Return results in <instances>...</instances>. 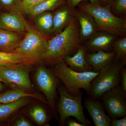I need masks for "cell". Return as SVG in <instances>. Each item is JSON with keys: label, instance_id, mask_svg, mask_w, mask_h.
I'll return each instance as SVG.
<instances>
[{"label": "cell", "instance_id": "cell-22", "mask_svg": "<svg viewBox=\"0 0 126 126\" xmlns=\"http://www.w3.org/2000/svg\"><path fill=\"white\" fill-rule=\"evenodd\" d=\"M23 63L33 65L29 60L17 52L5 53L0 52V66Z\"/></svg>", "mask_w": 126, "mask_h": 126}, {"label": "cell", "instance_id": "cell-21", "mask_svg": "<svg viewBox=\"0 0 126 126\" xmlns=\"http://www.w3.org/2000/svg\"><path fill=\"white\" fill-rule=\"evenodd\" d=\"M66 0H45L24 12L31 18L41 13L54 11L61 6L65 4Z\"/></svg>", "mask_w": 126, "mask_h": 126}, {"label": "cell", "instance_id": "cell-31", "mask_svg": "<svg viewBox=\"0 0 126 126\" xmlns=\"http://www.w3.org/2000/svg\"><path fill=\"white\" fill-rule=\"evenodd\" d=\"M126 115L122 117L121 119H112L110 126H126Z\"/></svg>", "mask_w": 126, "mask_h": 126}, {"label": "cell", "instance_id": "cell-7", "mask_svg": "<svg viewBox=\"0 0 126 126\" xmlns=\"http://www.w3.org/2000/svg\"><path fill=\"white\" fill-rule=\"evenodd\" d=\"M34 78L36 86L47 100L52 114L59 122L56 102L57 89L60 80L54 75L52 69L43 63L36 68Z\"/></svg>", "mask_w": 126, "mask_h": 126}, {"label": "cell", "instance_id": "cell-32", "mask_svg": "<svg viewBox=\"0 0 126 126\" xmlns=\"http://www.w3.org/2000/svg\"><path fill=\"white\" fill-rule=\"evenodd\" d=\"M115 0H97L98 3L102 6H111Z\"/></svg>", "mask_w": 126, "mask_h": 126}, {"label": "cell", "instance_id": "cell-14", "mask_svg": "<svg viewBox=\"0 0 126 126\" xmlns=\"http://www.w3.org/2000/svg\"><path fill=\"white\" fill-rule=\"evenodd\" d=\"M75 9L69 7L66 4L52 12L54 36L62 32L69 24L74 16Z\"/></svg>", "mask_w": 126, "mask_h": 126}, {"label": "cell", "instance_id": "cell-29", "mask_svg": "<svg viewBox=\"0 0 126 126\" xmlns=\"http://www.w3.org/2000/svg\"><path fill=\"white\" fill-rule=\"evenodd\" d=\"M15 126H31L32 124L25 118L21 117L16 119L13 123Z\"/></svg>", "mask_w": 126, "mask_h": 126}, {"label": "cell", "instance_id": "cell-4", "mask_svg": "<svg viewBox=\"0 0 126 126\" xmlns=\"http://www.w3.org/2000/svg\"><path fill=\"white\" fill-rule=\"evenodd\" d=\"M26 31L16 52L29 60L33 64L42 63L49 39L26 20Z\"/></svg>", "mask_w": 126, "mask_h": 126}, {"label": "cell", "instance_id": "cell-12", "mask_svg": "<svg viewBox=\"0 0 126 126\" xmlns=\"http://www.w3.org/2000/svg\"><path fill=\"white\" fill-rule=\"evenodd\" d=\"M116 36L105 32L99 31L82 45L88 53H95L100 50L110 52L113 50V44Z\"/></svg>", "mask_w": 126, "mask_h": 126}, {"label": "cell", "instance_id": "cell-9", "mask_svg": "<svg viewBox=\"0 0 126 126\" xmlns=\"http://www.w3.org/2000/svg\"><path fill=\"white\" fill-rule=\"evenodd\" d=\"M101 100L105 111L112 119L126 115V92L120 84L105 93Z\"/></svg>", "mask_w": 126, "mask_h": 126}, {"label": "cell", "instance_id": "cell-26", "mask_svg": "<svg viewBox=\"0 0 126 126\" xmlns=\"http://www.w3.org/2000/svg\"><path fill=\"white\" fill-rule=\"evenodd\" d=\"M113 14L119 17H126V0H115L111 6Z\"/></svg>", "mask_w": 126, "mask_h": 126}, {"label": "cell", "instance_id": "cell-23", "mask_svg": "<svg viewBox=\"0 0 126 126\" xmlns=\"http://www.w3.org/2000/svg\"><path fill=\"white\" fill-rule=\"evenodd\" d=\"M29 114L34 121L39 126L47 124L49 120V116L46 110L43 107L38 105L30 108Z\"/></svg>", "mask_w": 126, "mask_h": 126}, {"label": "cell", "instance_id": "cell-30", "mask_svg": "<svg viewBox=\"0 0 126 126\" xmlns=\"http://www.w3.org/2000/svg\"><path fill=\"white\" fill-rule=\"evenodd\" d=\"M125 66V65H124ZM123 66L121 70V87L123 90L126 92V69L125 66Z\"/></svg>", "mask_w": 126, "mask_h": 126}, {"label": "cell", "instance_id": "cell-19", "mask_svg": "<svg viewBox=\"0 0 126 126\" xmlns=\"http://www.w3.org/2000/svg\"><path fill=\"white\" fill-rule=\"evenodd\" d=\"M32 18L35 27L41 33L49 38L54 36L52 12L47 11L41 13Z\"/></svg>", "mask_w": 126, "mask_h": 126}, {"label": "cell", "instance_id": "cell-15", "mask_svg": "<svg viewBox=\"0 0 126 126\" xmlns=\"http://www.w3.org/2000/svg\"><path fill=\"white\" fill-rule=\"evenodd\" d=\"M85 58L92 68L93 72L98 73L114 61L115 53L113 50L110 52L100 50L95 53H86Z\"/></svg>", "mask_w": 126, "mask_h": 126}, {"label": "cell", "instance_id": "cell-25", "mask_svg": "<svg viewBox=\"0 0 126 126\" xmlns=\"http://www.w3.org/2000/svg\"><path fill=\"white\" fill-rule=\"evenodd\" d=\"M0 7L4 12L23 13L22 0H0Z\"/></svg>", "mask_w": 126, "mask_h": 126}, {"label": "cell", "instance_id": "cell-8", "mask_svg": "<svg viewBox=\"0 0 126 126\" xmlns=\"http://www.w3.org/2000/svg\"><path fill=\"white\" fill-rule=\"evenodd\" d=\"M32 65L20 63L0 66V81L11 87L32 92L33 86L30 77Z\"/></svg>", "mask_w": 126, "mask_h": 126}, {"label": "cell", "instance_id": "cell-2", "mask_svg": "<svg viewBox=\"0 0 126 126\" xmlns=\"http://www.w3.org/2000/svg\"><path fill=\"white\" fill-rule=\"evenodd\" d=\"M79 9L90 14L94 18L99 31L105 32L117 36H125L126 33V17L114 15L111 11V6H102L98 3L81 2Z\"/></svg>", "mask_w": 126, "mask_h": 126}, {"label": "cell", "instance_id": "cell-24", "mask_svg": "<svg viewBox=\"0 0 126 126\" xmlns=\"http://www.w3.org/2000/svg\"><path fill=\"white\" fill-rule=\"evenodd\" d=\"M113 50L115 53V60L126 63V38L123 36L115 40L112 45Z\"/></svg>", "mask_w": 126, "mask_h": 126}, {"label": "cell", "instance_id": "cell-28", "mask_svg": "<svg viewBox=\"0 0 126 126\" xmlns=\"http://www.w3.org/2000/svg\"><path fill=\"white\" fill-rule=\"evenodd\" d=\"M88 0L92 4L98 3L97 0H66V4L69 7L75 9V7L78 5L80 2L83 1Z\"/></svg>", "mask_w": 126, "mask_h": 126}, {"label": "cell", "instance_id": "cell-33", "mask_svg": "<svg viewBox=\"0 0 126 126\" xmlns=\"http://www.w3.org/2000/svg\"><path fill=\"white\" fill-rule=\"evenodd\" d=\"M67 126H85L83 124L72 119L68 120V122H67Z\"/></svg>", "mask_w": 126, "mask_h": 126}, {"label": "cell", "instance_id": "cell-10", "mask_svg": "<svg viewBox=\"0 0 126 126\" xmlns=\"http://www.w3.org/2000/svg\"><path fill=\"white\" fill-rule=\"evenodd\" d=\"M74 15L79 25V39L82 44L99 31L94 18L90 14L78 8L75 9Z\"/></svg>", "mask_w": 126, "mask_h": 126}, {"label": "cell", "instance_id": "cell-1", "mask_svg": "<svg viewBox=\"0 0 126 126\" xmlns=\"http://www.w3.org/2000/svg\"><path fill=\"white\" fill-rule=\"evenodd\" d=\"M81 45L79 25L75 16L60 33L49 39L42 63L52 67L75 54Z\"/></svg>", "mask_w": 126, "mask_h": 126}, {"label": "cell", "instance_id": "cell-18", "mask_svg": "<svg viewBox=\"0 0 126 126\" xmlns=\"http://www.w3.org/2000/svg\"><path fill=\"white\" fill-rule=\"evenodd\" d=\"M25 97L32 98L48 104L44 96L18 88H14L0 94V104L10 103Z\"/></svg>", "mask_w": 126, "mask_h": 126}, {"label": "cell", "instance_id": "cell-20", "mask_svg": "<svg viewBox=\"0 0 126 126\" xmlns=\"http://www.w3.org/2000/svg\"><path fill=\"white\" fill-rule=\"evenodd\" d=\"M31 98L25 97L10 103L0 104V122L9 119L20 109L30 103Z\"/></svg>", "mask_w": 126, "mask_h": 126}, {"label": "cell", "instance_id": "cell-6", "mask_svg": "<svg viewBox=\"0 0 126 126\" xmlns=\"http://www.w3.org/2000/svg\"><path fill=\"white\" fill-rule=\"evenodd\" d=\"M126 63L115 59L100 71L91 82L89 96L94 99H101L105 93L120 84L121 70Z\"/></svg>", "mask_w": 126, "mask_h": 126}, {"label": "cell", "instance_id": "cell-11", "mask_svg": "<svg viewBox=\"0 0 126 126\" xmlns=\"http://www.w3.org/2000/svg\"><path fill=\"white\" fill-rule=\"evenodd\" d=\"M84 106L96 126H110L112 119L106 113L101 99L91 96L84 99Z\"/></svg>", "mask_w": 126, "mask_h": 126}, {"label": "cell", "instance_id": "cell-34", "mask_svg": "<svg viewBox=\"0 0 126 126\" xmlns=\"http://www.w3.org/2000/svg\"><path fill=\"white\" fill-rule=\"evenodd\" d=\"M4 88V86H3V84L1 83V82L0 81V92L1 90H3Z\"/></svg>", "mask_w": 126, "mask_h": 126}, {"label": "cell", "instance_id": "cell-17", "mask_svg": "<svg viewBox=\"0 0 126 126\" xmlns=\"http://www.w3.org/2000/svg\"><path fill=\"white\" fill-rule=\"evenodd\" d=\"M24 34L0 29V52H16Z\"/></svg>", "mask_w": 126, "mask_h": 126}, {"label": "cell", "instance_id": "cell-16", "mask_svg": "<svg viewBox=\"0 0 126 126\" xmlns=\"http://www.w3.org/2000/svg\"><path fill=\"white\" fill-rule=\"evenodd\" d=\"M87 50L81 44L73 55L66 57L64 62L72 70L75 72H84L93 71L92 67L86 61L85 56Z\"/></svg>", "mask_w": 126, "mask_h": 126}, {"label": "cell", "instance_id": "cell-5", "mask_svg": "<svg viewBox=\"0 0 126 126\" xmlns=\"http://www.w3.org/2000/svg\"><path fill=\"white\" fill-rule=\"evenodd\" d=\"M60 98L57 107L59 115L60 126H64L66 120L70 117H73L79 122L85 126L92 125L91 122L86 117L82 104L83 95L74 96L68 92L63 85H59L58 88Z\"/></svg>", "mask_w": 126, "mask_h": 126}, {"label": "cell", "instance_id": "cell-3", "mask_svg": "<svg viewBox=\"0 0 126 126\" xmlns=\"http://www.w3.org/2000/svg\"><path fill=\"white\" fill-rule=\"evenodd\" d=\"M54 75L63 83L69 94L74 96L83 95L81 89L86 90L90 95L91 82L99 72H78L72 70L63 61L52 67Z\"/></svg>", "mask_w": 126, "mask_h": 126}, {"label": "cell", "instance_id": "cell-13", "mask_svg": "<svg viewBox=\"0 0 126 126\" xmlns=\"http://www.w3.org/2000/svg\"><path fill=\"white\" fill-rule=\"evenodd\" d=\"M26 20L23 13L3 12L0 14V29L24 34Z\"/></svg>", "mask_w": 126, "mask_h": 126}, {"label": "cell", "instance_id": "cell-27", "mask_svg": "<svg viewBox=\"0 0 126 126\" xmlns=\"http://www.w3.org/2000/svg\"><path fill=\"white\" fill-rule=\"evenodd\" d=\"M45 0H22L23 14L28 9L38 4Z\"/></svg>", "mask_w": 126, "mask_h": 126}]
</instances>
